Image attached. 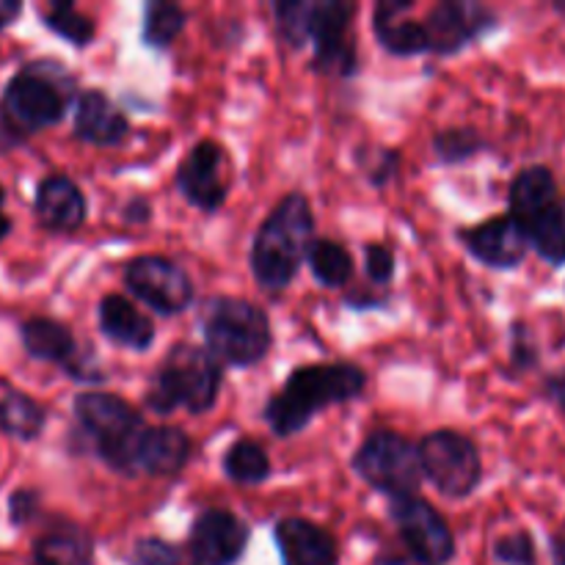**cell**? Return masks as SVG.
<instances>
[{
    "label": "cell",
    "instance_id": "obj_6",
    "mask_svg": "<svg viewBox=\"0 0 565 565\" xmlns=\"http://www.w3.org/2000/svg\"><path fill=\"white\" fill-rule=\"evenodd\" d=\"M70 94L72 77L66 75L64 66L50 61L28 64L6 86L0 114L17 136H31L64 119Z\"/></svg>",
    "mask_w": 565,
    "mask_h": 565
},
{
    "label": "cell",
    "instance_id": "obj_8",
    "mask_svg": "<svg viewBox=\"0 0 565 565\" xmlns=\"http://www.w3.org/2000/svg\"><path fill=\"white\" fill-rule=\"evenodd\" d=\"M353 469L373 489L397 497H414L423 483L419 452L412 441L392 430H375L353 456Z\"/></svg>",
    "mask_w": 565,
    "mask_h": 565
},
{
    "label": "cell",
    "instance_id": "obj_31",
    "mask_svg": "<svg viewBox=\"0 0 565 565\" xmlns=\"http://www.w3.org/2000/svg\"><path fill=\"white\" fill-rule=\"evenodd\" d=\"M130 565H199L193 561L191 550H182V546L169 544L163 539H141L132 546Z\"/></svg>",
    "mask_w": 565,
    "mask_h": 565
},
{
    "label": "cell",
    "instance_id": "obj_20",
    "mask_svg": "<svg viewBox=\"0 0 565 565\" xmlns=\"http://www.w3.org/2000/svg\"><path fill=\"white\" fill-rule=\"evenodd\" d=\"M99 331L110 342L130 351H147L154 342V326L125 296H105L99 301Z\"/></svg>",
    "mask_w": 565,
    "mask_h": 565
},
{
    "label": "cell",
    "instance_id": "obj_30",
    "mask_svg": "<svg viewBox=\"0 0 565 565\" xmlns=\"http://www.w3.org/2000/svg\"><path fill=\"white\" fill-rule=\"evenodd\" d=\"M185 11L180 9L177 3H149L147 6V17H143V42L149 47H169L177 36L185 28Z\"/></svg>",
    "mask_w": 565,
    "mask_h": 565
},
{
    "label": "cell",
    "instance_id": "obj_32",
    "mask_svg": "<svg viewBox=\"0 0 565 565\" xmlns=\"http://www.w3.org/2000/svg\"><path fill=\"white\" fill-rule=\"evenodd\" d=\"M483 138L478 136L469 127H461V130H445L434 138L436 158L441 163H458V160H469L483 149Z\"/></svg>",
    "mask_w": 565,
    "mask_h": 565
},
{
    "label": "cell",
    "instance_id": "obj_15",
    "mask_svg": "<svg viewBox=\"0 0 565 565\" xmlns=\"http://www.w3.org/2000/svg\"><path fill=\"white\" fill-rule=\"evenodd\" d=\"M461 241L478 263L494 270L519 268L530 254L527 235L511 215H494L472 230H463Z\"/></svg>",
    "mask_w": 565,
    "mask_h": 565
},
{
    "label": "cell",
    "instance_id": "obj_27",
    "mask_svg": "<svg viewBox=\"0 0 565 565\" xmlns=\"http://www.w3.org/2000/svg\"><path fill=\"white\" fill-rule=\"evenodd\" d=\"M224 472L237 486H257L268 480L270 458L265 447L254 439H241L226 450Z\"/></svg>",
    "mask_w": 565,
    "mask_h": 565
},
{
    "label": "cell",
    "instance_id": "obj_5",
    "mask_svg": "<svg viewBox=\"0 0 565 565\" xmlns=\"http://www.w3.org/2000/svg\"><path fill=\"white\" fill-rule=\"evenodd\" d=\"M221 390V367L207 351L180 342L154 373L147 390V406L154 414H171L185 408L204 414L215 406Z\"/></svg>",
    "mask_w": 565,
    "mask_h": 565
},
{
    "label": "cell",
    "instance_id": "obj_29",
    "mask_svg": "<svg viewBox=\"0 0 565 565\" xmlns=\"http://www.w3.org/2000/svg\"><path fill=\"white\" fill-rule=\"evenodd\" d=\"M44 25L53 33H58L61 39L75 44V47H86L94 39V33H97L92 17L77 11L75 3H70V0H58V3L50 6V9L44 11Z\"/></svg>",
    "mask_w": 565,
    "mask_h": 565
},
{
    "label": "cell",
    "instance_id": "obj_9",
    "mask_svg": "<svg viewBox=\"0 0 565 565\" xmlns=\"http://www.w3.org/2000/svg\"><path fill=\"white\" fill-rule=\"evenodd\" d=\"M423 475L434 480L436 489L450 500H463L483 480V463L475 441L458 430H436L417 447Z\"/></svg>",
    "mask_w": 565,
    "mask_h": 565
},
{
    "label": "cell",
    "instance_id": "obj_21",
    "mask_svg": "<svg viewBox=\"0 0 565 565\" xmlns=\"http://www.w3.org/2000/svg\"><path fill=\"white\" fill-rule=\"evenodd\" d=\"M408 11H412L408 0H384L375 6V36L392 55H417L428 50L423 22L412 20Z\"/></svg>",
    "mask_w": 565,
    "mask_h": 565
},
{
    "label": "cell",
    "instance_id": "obj_7",
    "mask_svg": "<svg viewBox=\"0 0 565 565\" xmlns=\"http://www.w3.org/2000/svg\"><path fill=\"white\" fill-rule=\"evenodd\" d=\"M75 417L81 428L94 439L99 458L116 472L132 475L138 439L143 434V419L121 397L86 392L75 401Z\"/></svg>",
    "mask_w": 565,
    "mask_h": 565
},
{
    "label": "cell",
    "instance_id": "obj_10",
    "mask_svg": "<svg viewBox=\"0 0 565 565\" xmlns=\"http://www.w3.org/2000/svg\"><path fill=\"white\" fill-rule=\"evenodd\" d=\"M390 516L419 565H447L456 557V535L450 524L423 497H397L390 505Z\"/></svg>",
    "mask_w": 565,
    "mask_h": 565
},
{
    "label": "cell",
    "instance_id": "obj_28",
    "mask_svg": "<svg viewBox=\"0 0 565 565\" xmlns=\"http://www.w3.org/2000/svg\"><path fill=\"white\" fill-rule=\"evenodd\" d=\"M307 263L312 276L323 287H342L353 276V259L348 248L334 241H312L307 252Z\"/></svg>",
    "mask_w": 565,
    "mask_h": 565
},
{
    "label": "cell",
    "instance_id": "obj_12",
    "mask_svg": "<svg viewBox=\"0 0 565 565\" xmlns=\"http://www.w3.org/2000/svg\"><path fill=\"white\" fill-rule=\"evenodd\" d=\"M132 296L160 315H180L193 301V281L185 270L166 257H136L125 270Z\"/></svg>",
    "mask_w": 565,
    "mask_h": 565
},
{
    "label": "cell",
    "instance_id": "obj_37",
    "mask_svg": "<svg viewBox=\"0 0 565 565\" xmlns=\"http://www.w3.org/2000/svg\"><path fill=\"white\" fill-rule=\"evenodd\" d=\"M20 0H0V31H3L6 25H11V22L20 17Z\"/></svg>",
    "mask_w": 565,
    "mask_h": 565
},
{
    "label": "cell",
    "instance_id": "obj_25",
    "mask_svg": "<svg viewBox=\"0 0 565 565\" xmlns=\"http://www.w3.org/2000/svg\"><path fill=\"white\" fill-rule=\"evenodd\" d=\"M22 345L39 362L64 364L72 370V359H75V340H72L70 329L58 320L50 318H31L22 323L20 329Z\"/></svg>",
    "mask_w": 565,
    "mask_h": 565
},
{
    "label": "cell",
    "instance_id": "obj_38",
    "mask_svg": "<svg viewBox=\"0 0 565 565\" xmlns=\"http://www.w3.org/2000/svg\"><path fill=\"white\" fill-rule=\"evenodd\" d=\"M550 557H552V565H565V535L561 533L550 535Z\"/></svg>",
    "mask_w": 565,
    "mask_h": 565
},
{
    "label": "cell",
    "instance_id": "obj_13",
    "mask_svg": "<svg viewBox=\"0 0 565 565\" xmlns=\"http://www.w3.org/2000/svg\"><path fill=\"white\" fill-rule=\"evenodd\" d=\"M177 188L193 207L207 213L218 210L230 191L224 149L215 141H199L177 169Z\"/></svg>",
    "mask_w": 565,
    "mask_h": 565
},
{
    "label": "cell",
    "instance_id": "obj_18",
    "mask_svg": "<svg viewBox=\"0 0 565 565\" xmlns=\"http://www.w3.org/2000/svg\"><path fill=\"white\" fill-rule=\"evenodd\" d=\"M36 218L53 232H75L86 221V196L70 177H44L36 191Z\"/></svg>",
    "mask_w": 565,
    "mask_h": 565
},
{
    "label": "cell",
    "instance_id": "obj_26",
    "mask_svg": "<svg viewBox=\"0 0 565 565\" xmlns=\"http://www.w3.org/2000/svg\"><path fill=\"white\" fill-rule=\"evenodd\" d=\"M0 430L11 439L33 441L44 430V408L22 392L0 397Z\"/></svg>",
    "mask_w": 565,
    "mask_h": 565
},
{
    "label": "cell",
    "instance_id": "obj_39",
    "mask_svg": "<svg viewBox=\"0 0 565 565\" xmlns=\"http://www.w3.org/2000/svg\"><path fill=\"white\" fill-rule=\"evenodd\" d=\"M17 141H20V136H17V132L11 130L9 121H6V119H3V114H0V149L14 147Z\"/></svg>",
    "mask_w": 565,
    "mask_h": 565
},
{
    "label": "cell",
    "instance_id": "obj_42",
    "mask_svg": "<svg viewBox=\"0 0 565 565\" xmlns=\"http://www.w3.org/2000/svg\"><path fill=\"white\" fill-rule=\"evenodd\" d=\"M555 9L561 11V14H565V3H555Z\"/></svg>",
    "mask_w": 565,
    "mask_h": 565
},
{
    "label": "cell",
    "instance_id": "obj_2",
    "mask_svg": "<svg viewBox=\"0 0 565 565\" xmlns=\"http://www.w3.org/2000/svg\"><path fill=\"white\" fill-rule=\"evenodd\" d=\"M312 207L301 193H290L263 221L252 246V270L259 287L276 292L296 279L312 246Z\"/></svg>",
    "mask_w": 565,
    "mask_h": 565
},
{
    "label": "cell",
    "instance_id": "obj_1",
    "mask_svg": "<svg viewBox=\"0 0 565 565\" xmlns=\"http://www.w3.org/2000/svg\"><path fill=\"white\" fill-rule=\"evenodd\" d=\"M364 370L351 362L307 364L292 370L287 384L265 406V419L276 436H292L307 428L323 408L348 403L364 392Z\"/></svg>",
    "mask_w": 565,
    "mask_h": 565
},
{
    "label": "cell",
    "instance_id": "obj_19",
    "mask_svg": "<svg viewBox=\"0 0 565 565\" xmlns=\"http://www.w3.org/2000/svg\"><path fill=\"white\" fill-rule=\"evenodd\" d=\"M127 130H130V121L103 92H86L77 99L75 132L86 143L116 147L119 141H125Z\"/></svg>",
    "mask_w": 565,
    "mask_h": 565
},
{
    "label": "cell",
    "instance_id": "obj_17",
    "mask_svg": "<svg viewBox=\"0 0 565 565\" xmlns=\"http://www.w3.org/2000/svg\"><path fill=\"white\" fill-rule=\"evenodd\" d=\"M188 458H191V439L185 430L174 428V425L143 428L136 458H132V475L169 478L185 467Z\"/></svg>",
    "mask_w": 565,
    "mask_h": 565
},
{
    "label": "cell",
    "instance_id": "obj_36",
    "mask_svg": "<svg viewBox=\"0 0 565 565\" xmlns=\"http://www.w3.org/2000/svg\"><path fill=\"white\" fill-rule=\"evenodd\" d=\"M11 505V522L14 524H28L31 522V516L36 513V505H39V494L31 489H22V491H14L9 500Z\"/></svg>",
    "mask_w": 565,
    "mask_h": 565
},
{
    "label": "cell",
    "instance_id": "obj_24",
    "mask_svg": "<svg viewBox=\"0 0 565 565\" xmlns=\"http://www.w3.org/2000/svg\"><path fill=\"white\" fill-rule=\"evenodd\" d=\"M524 235H527L530 248L544 259L552 268H563L565 265V196L555 199L546 204L541 213L522 224Z\"/></svg>",
    "mask_w": 565,
    "mask_h": 565
},
{
    "label": "cell",
    "instance_id": "obj_14",
    "mask_svg": "<svg viewBox=\"0 0 565 565\" xmlns=\"http://www.w3.org/2000/svg\"><path fill=\"white\" fill-rule=\"evenodd\" d=\"M246 546V522L224 508H207L191 527V555L199 565H237Z\"/></svg>",
    "mask_w": 565,
    "mask_h": 565
},
{
    "label": "cell",
    "instance_id": "obj_40",
    "mask_svg": "<svg viewBox=\"0 0 565 565\" xmlns=\"http://www.w3.org/2000/svg\"><path fill=\"white\" fill-rule=\"evenodd\" d=\"M149 213H152V210H149V204L141 202V199H136L125 215H127V221H147Z\"/></svg>",
    "mask_w": 565,
    "mask_h": 565
},
{
    "label": "cell",
    "instance_id": "obj_35",
    "mask_svg": "<svg viewBox=\"0 0 565 565\" xmlns=\"http://www.w3.org/2000/svg\"><path fill=\"white\" fill-rule=\"evenodd\" d=\"M364 268H367L373 285H390L392 276H395V254H392V248L373 243V246L364 248Z\"/></svg>",
    "mask_w": 565,
    "mask_h": 565
},
{
    "label": "cell",
    "instance_id": "obj_34",
    "mask_svg": "<svg viewBox=\"0 0 565 565\" xmlns=\"http://www.w3.org/2000/svg\"><path fill=\"white\" fill-rule=\"evenodd\" d=\"M511 362L519 373H527V370L539 367L541 362V353L539 345H535L533 334L524 323L513 326V345H511Z\"/></svg>",
    "mask_w": 565,
    "mask_h": 565
},
{
    "label": "cell",
    "instance_id": "obj_16",
    "mask_svg": "<svg viewBox=\"0 0 565 565\" xmlns=\"http://www.w3.org/2000/svg\"><path fill=\"white\" fill-rule=\"evenodd\" d=\"M274 535L281 565H340L334 535L307 519H285L276 524Z\"/></svg>",
    "mask_w": 565,
    "mask_h": 565
},
{
    "label": "cell",
    "instance_id": "obj_3",
    "mask_svg": "<svg viewBox=\"0 0 565 565\" xmlns=\"http://www.w3.org/2000/svg\"><path fill=\"white\" fill-rule=\"evenodd\" d=\"M279 33L301 47L303 42H315V66L331 75H351L356 70V44L351 39L353 6L340 0L326 3H303V0H285L276 3Z\"/></svg>",
    "mask_w": 565,
    "mask_h": 565
},
{
    "label": "cell",
    "instance_id": "obj_4",
    "mask_svg": "<svg viewBox=\"0 0 565 565\" xmlns=\"http://www.w3.org/2000/svg\"><path fill=\"white\" fill-rule=\"evenodd\" d=\"M202 331L207 353L232 367H252L270 351V320L246 298L215 296L202 309Z\"/></svg>",
    "mask_w": 565,
    "mask_h": 565
},
{
    "label": "cell",
    "instance_id": "obj_41",
    "mask_svg": "<svg viewBox=\"0 0 565 565\" xmlns=\"http://www.w3.org/2000/svg\"><path fill=\"white\" fill-rule=\"evenodd\" d=\"M3 199H6V193H3V188H0V241H3V237L11 232V221L3 210Z\"/></svg>",
    "mask_w": 565,
    "mask_h": 565
},
{
    "label": "cell",
    "instance_id": "obj_11",
    "mask_svg": "<svg viewBox=\"0 0 565 565\" xmlns=\"http://www.w3.org/2000/svg\"><path fill=\"white\" fill-rule=\"evenodd\" d=\"M497 25H500V17L489 6L472 3V0H445L430 9L423 31L430 53L452 55L494 31Z\"/></svg>",
    "mask_w": 565,
    "mask_h": 565
},
{
    "label": "cell",
    "instance_id": "obj_22",
    "mask_svg": "<svg viewBox=\"0 0 565 565\" xmlns=\"http://www.w3.org/2000/svg\"><path fill=\"white\" fill-rule=\"evenodd\" d=\"M561 196V185H557V177L550 166H527V169L519 171L511 182V191H508V204H511V218L519 226L524 221L533 218L535 213L552 204Z\"/></svg>",
    "mask_w": 565,
    "mask_h": 565
},
{
    "label": "cell",
    "instance_id": "obj_23",
    "mask_svg": "<svg viewBox=\"0 0 565 565\" xmlns=\"http://www.w3.org/2000/svg\"><path fill=\"white\" fill-rule=\"evenodd\" d=\"M92 535L77 524H58L33 544L31 565H92Z\"/></svg>",
    "mask_w": 565,
    "mask_h": 565
},
{
    "label": "cell",
    "instance_id": "obj_33",
    "mask_svg": "<svg viewBox=\"0 0 565 565\" xmlns=\"http://www.w3.org/2000/svg\"><path fill=\"white\" fill-rule=\"evenodd\" d=\"M494 561L502 565H535L539 550L527 530H516L494 541Z\"/></svg>",
    "mask_w": 565,
    "mask_h": 565
}]
</instances>
